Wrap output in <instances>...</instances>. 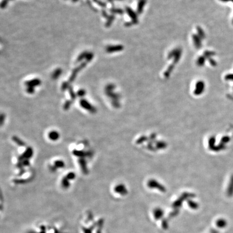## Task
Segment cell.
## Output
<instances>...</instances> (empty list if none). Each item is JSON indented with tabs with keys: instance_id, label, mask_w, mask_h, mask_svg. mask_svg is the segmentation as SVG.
I'll list each match as a JSON object with an SVG mask.
<instances>
[{
	"instance_id": "6da1fadb",
	"label": "cell",
	"mask_w": 233,
	"mask_h": 233,
	"mask_svg": "<svg viewBox=\"0 0 233 233\" xmlns=\"http://www.w3.org/2000/svg\"><path fill=\"white\" fill-rule=\"evenodd\" d=\"M80 105L84 109L86 110L92 114H95L97 112V109L93 106L86 99H82L80 100Z\"/></svg>"
},
{
	"instance_id": "7a4b0ae2",
	"label": "cell",
	"mask_w": 233,
	"mask_h": 233,
	"mask_svg": "<svg viewBox=\"0 0 233 233\" xmlns=\"http://www.w3.org/2000/svg\"><path fill=\"white\" fill-rule=\"evenodd\" d=\"M73 154L77 157L80 158H85L86 157H90L92 156V153L91 151L85 152L84 151H80L77 149H74L73 151Z\"/></svg>"
},
{
	"instance_id": "3957f363",
	"label": "cell",
	"mask_w": 233,
	"mask_h": 233,
	"mask_svg": "<svg viewBox=\"0 0 233 233\" xmlns=\"http://www.w3.org/2000/svg\"><path fill=\"white\" fill-rule=\"evenodd\" d=\"M87 65V63L86 62H83L82 64H81L80 66H78V67H77L76 68H75V69L73 70V73L71 75V76L70 78L69 82L70 83L73 82V80H75L76 77L77 76V73H78L80 70L82 69L83 68H84V67Z\"/></svg>"
},
{
	"instance_id": "277c9868",
	"label": "cell",
	"mask_w": 233,
	"mask_h": 233,
	"mask_svg": "<svg viewBox=\"0 0 233 233\" xmlns=\"http://www.w3.org/2000/svg\"><path fill=\"white\" fill-rule=\"evenodd\" d=\"M78 163L80 165V168L82 171L83 172V174L85 175L88 174L89 173V170L87 167V163L85 159L84 158H79L78 159Z\"/></svg>"
},
{
	"instance_id": "5b68a950",
	"label": "cell",
	"mask_w": 233,
	"mask_h": 233,
	"mask_svg": "<svg viewBox=\"0 0 233 233\" xmlns=\"http://www.w3.org/2000/svg\"><path fill=\"white\" fill-rule=\"evenodd\" d=\"M33 154V149L31 147H28L26 149V151L22 154V156L24 158V159L29 160V159L32 158Z\"/></svg>"
},
{
	"instance_id": "8992f818",
	"label": "cell",
	"mask_w": 233,
	"mask_h": 233,
	"mask_svg": "<svg viewBox=\"0 0 233 233\" xmlns=\"http://www.w3.org/2000/svg\"><path fill=\"white\" fill-rule=\"evenodd\" d=\"M41 84V81L39 79H33L32 80H29L26 82V86H27V87H35L37 86H38Z\"/></svg>"
},
{
	"instance_id": "52a82bcc",
	"label": "cell",
	"mask_w": 233,
	"mask_h": 233,
	"mask_svg": "<svg viewBox=\"0 0 233 233\" xmlns=\"http://www.w3.org/2000/svg\"><path fill=\"white\" fill-rule=\"evenodd\" d=\"M123 47L121 45H114L109 46L106 48V51L107 52H113L114 51H120L123 50Z\"/></svg>"
},
{
	"instance_id": "ba28073f",
	"label": "cell",
	"mask_w": 233,
	"mask_h": 233,
	"mask_svg": "<svg viewBox=\"0 0 233 233\" xmlns=\"http://www.w3.org/2000/svg\"><path fill=\"white\" fill-rule=\"evenodd\" d=\"M49 139L52 140V141H56L59 138V134L57 131H51L49 133Z\"/></svg>"
},
{
	"instance_id": "9c48e42d",
	"label": "cell",
	"mask_w": 233,
	"mask_h": 233,
	"mask_svg": "<svg viewBox=\"0 0 233 233\" xmlns=\"http://www.w3.org/2000/svg\"><path fill=\"white\" fill-rule=\"evenodd\" d=\"M163 214H164V212L161 209H159V208H157L154 211V218L157 220L163 217Z\"/></svg>"
},
{
	"instance_id": "30bf717a",
	"label": "cell",
	"mask_w": 233,
	"mask_h": 233,
	"mask_svg": "<svg viewBox=\"0 0 233 233\" xmlns=\"http://www.w3.org/2000/svg\"><path fill=\"white\" fill-rule=\"evenodd\" d=\"M12 139L18 146H26V143L17 136L13 137Z\"/></svg>"
},
{
	"instance_id": "8fae6325",
	"label": "cell",
	"mask_w": 233,
	"mask_h": 233,
	"mask_svg": "<svg viewBox=\"0 0 233 233\" xmlns=\"http://www.w3.org/2000/svg\"><path fill=\"white\" fill-rule=\"evenodd\" d=\"M69 180H68L66 176L62 179V186L64 188L66 189V188H68L69 187L70 183Z\"/></svg>"
},
{
	"instance_id": "7c38bea8",
	"label": "cell",
	"mask_w": 233,
	"mask_h": 233,
	"mask_svg": "<svg viewBox=\"0 0 233 233\" xmlns=\"http://www.w3.org/2000/svg\"><path fill=\"white\" fill-rule=\"evenodd\" d=\"M115 192L116 193H120L121 194H124L126 192V190H125V188L123 185H118L116 186L114 188Z\"/></svg>"
},
{
	"instance_id": "4fadbf2b",
	"label": "cell",
	"mask_w": 233,
	"mask_h": 233,
	"mask_svg": "<svg viewBox=\"0 0 233 233\" xmlns=\"http://www.w3.org/2000/svg\"><path fill=\"white\" fill-rule=\"evenodd\" d=\"M216 225L219 228H224L227 225V222L225 220L223 219H219L216 222Z\"/></svg>"
},
{
	"instance_id": "5bb4252c",
	"label": "cell",
	"mask_w": 233,
	"mask_h": 233,
	"mask_svg": "<svg viewBox=\"0 0 233 233\" xmlns=\"http://www.w3.org/2000/svg\"><path fill=\"white\" fill-rule=\"evenodd\" d=\"M62 73V70L61 69H57L55 71L52 73V78L54 80H56L58 78V77Z\"/></svg>"
},
{
	"instance_id": "9a60e30c",
	"label": "cell",
	"mask_w": 233,
	"mask_h": 233,
	"mask_svg": "<svg viewBox=\"0 0 233 233\" xmlns=\"http://www.w3.org/2000/svg\"><path fill=\"white\" fill-rule=\"evenodd\" d=\"M54 165L57 168H64L65 167V163L62 160H56L54 163Z\"/></svg>"
},
{
	"instance_id": "2e32d148",
	"label": "cell",
	"mask_w": 233,
	"mask_h": 233,
	"mask_svg": "<svg viewBox=\"0 0 233 233\" xmlns=\"http://www.w3.org/2000/svg\"><path fill=\"white\" fill-rule=\"evenodd\" d=\"M68 90H69V92L70 97H71V98L72 99V100H75V99L76 98V95L75 92L73 91L72 87L70 86L69 88H68Z\"/></svg>"
},
{
	"instance_id": "e0dca14e",
	"label": "cell",
	"mask_w": 233,
	"mask_h": 233,
	"mask_svg": "<svg viewBox=\"0 0 233 233\" xmlns=\"http://www.w3.org/2000/svg\"><path fill=\"white\" fill-rule=\"evenodd\" d=\"M29 179H15L14 180V182L16 184H23L26 183L29 181Z\"/></svg>"
},
{
	"instance_id": "ac0fdd59",
	"label": "cell",
	"mask_w": 233,
	"mask_h": 233,
	"mask_svg": "<svg viewBox=\"0 0 233 233\" xmlns=\"http://www.w3.org/2000/svg\"><path fill=\"white\" fill-rule=\"evenodd\" d=\"M71 104H72V101H71V100L66 101V103H64V104L63 105V109L66 110V111L69 110Z\"/></svg>"
},
{
	"instance_id": "d6986e66",
	"label": "cell",
	"mask_w": 233,
	"mask_h": 233,
	"mask_svg": "<svg viewBox=\"0 0 233 233\" xmlns=\"http://www.w3.org/2000/svg\"><path fill=\"white\" fill-rule=\"evenodd\" d=\"M87 53H88V52H87V51H84L83 53H82V54L78 56V57L77 58V62H80L83 59H84V58H86V57H87Z\"/></svg>"
},
{
	"instance_id": "ffe728a7",
	"label": "cell",
	"mask_w": 233,
	"mask_h": 233,
	"mask_svg": "<svg viewBox=\"0 0 233 233\" xmlns=\"http://www.w3.org/2000/svg\"><path fill=\"white\" fill-rule=\"evenodd\" d=\"M66 177L69 180H73L76 178V174L74 172H70L68 174L66 175Z\"/></svg>"
},
{
	"instance_id": "44dd1931",
	"label": "cell",
	"mask_w": 233,
	"mask_h": 233,
	"mask_svg": "<svg viewBox=\"0 0 233 233\" xmlns=\"http://www.w3.org/2000/svg\"><path fill=\"white\" fill-rule=\"evenodd\" d=\"M69 87V84L68 82H64L62 84V88H61L62 91H66V89H68Z\"/></svg>"
},
{
	"instance_id": "7402d4cb",
	"label": "cell",
	"mask_w": 233,
	"mask_h": 233,
	"mask_svg": "<svg viewBox=\"0 0 233 233\" xmlns=\"http://www.w3.org/2000/svg\"><path fill=\"white\" fill-rule=\"evenodd\" d=\"M85 94H86V91H85L84 89H80L77 92V96L80 97H83Z\"/></svg>"
},
{
	"instance_id": "603a6c76",
	"label": "cell",
	"mask_w": 233,
	"mask_h": 233,
	"mask_svg": "<svg viewBox=\"0 0 233 233\" xmlns=\"http://www.w3.org/2000/svg\"><path fill=\"white\" fill-rule=\"evenodd\" d=\"M93 57V54L92 53H87V56L86 57L87 62L91 61Z\"/></svg>"
},
{
	"instance_id": "cb8c5ba5",
	"label": "cell",
	"mask_w": 233,
	"mask_h": 233,
	"mask_svg": "<svg viewBox=\"0 0 233 233\" xmlns=\"http://www.w3.org/2000/svg\"><path fill=\"white\" fill-rule=\"evenodd\" d=\"M113 19H114V16H109V17H108V21L106 24V27H109L111 22H112Z\"/></svg>"
},
{
	"instance_id": "d4e9b609",
	"label": "cell",
	"mask_w": 233,
	"mask_h": 233,
	"mask_svg": "<svg viewBox=\"0 0 233 233\" xmlns=\"http://www.w3.org/2000/svg\"><path fill=\"white\" fill-rule=\"evenodd\" d=\"M22 162V164L24 166H30V161L28 159H24Z\"/></svg>"
},
{
	"instance_id": "484cf974",
	"label": "cell",
	"mask_w": 233,
	"mask_h": 233,
	"mask_svg": "<svg viewBox=\"0 0 233 233\" xmlns=\"http://www.w3.org/2000/svg\"><path fill=\"white\" fill-rule=\"evenodd\" d=\"M27 92L29 93V94H32L34 92H35V90H34V87H27Z\"/></svg>"
},
{
	"instance_id": "4316f807",
	"label": "cell",
	"mask_w": 233,
	"mask_h": 233,
	"mask_svg": "<svg viewBox=\"0 0 233 233\" xmlns=\"http://www.w3.org/2000/svg\"><path fill=\"white\" fill-rule=\"evenodd\" d=\"M5 120V114L3 113H2L0 116V123L1 125H2L3 124L4 121Z\"/></svg>"
},
{
	"instance_id": "83f0119b",
	"label": "cell",
	"mask_w": 233,
	"mask_h": 233,
	"mask_svg": "<svg viewBox=\"0 0 233 233\" xmlns=\"http://www.w3.org/2000/svg\"><path fill=\"white\" fill-rule=\"evenodd\" d=\"M94 1H95V2H96L98 4V5L100 6L101 7H105V3H104L102 2H101V1H98V0H94Z\"/></svg>"
},
{
	"instance_id": "f1b7e54d",
	"label": "cell",
	"mask_w": 233,
	"mask_h": 233,
	"mask_svg": "<svg viewBox=\"0 0 233 233\" xmlns=\"http://www.w3.org/2000/svg\"><path fill=\"white\" fill-rule=\"evenodd\" d=\"M16 166H17V167L19 168L20 170L24 168H23L24 166L23 165V164H22L21 161H18V163H17V164L16 165Z\"/></svg>"
},
{
	"instance_id": "f546056e",
	"label": "cell",
	"mask_w": 233,
	"mask_h": 233,
	"mask_svg": "<svg viewBox=\"0 0 233 233\" xmlns=\"http://www.w3.org/2000/svg\"><path fill=\"white\" fill-rule=\"evenodd\" d=\"M49 169H50V171L52 172H55L57 171V168L56 167L55 165H54V166H49Z\"/></svg>"
},
{
	"instance_id": "4dcf8cb0",
	"label": "cell",
	"mask_w": 233,
	"mask_h": 233,
	"mask_svg": "<svg viewBox=\"0 0 233 233\" xmlns=\"http://www.w3.org/2000/svg\"><path fill=\"white\" fill-rule=\"evenodd\" d=\"M25 173H26V170H25L24 168H23V169H22V170H20V171L19 172V173H18V176H22V175L24 174Z\"/></svg>"
},
{
	"instance_id": "1f68e13d",
	"label": "cell",
	"mask_w": 233,
	"mask_h": 233,
	"mask_svg": "<svg viewBox=\"0 0 233 233\" xmlns=\"http://www.w3.org/2000/svg\"><path fill=\"white\" fill-rule=\"evenodd\" d=\"M111 11L112 12V13H116V12H119V13H122V11L121 10H120L119 9H112V10H111Z\"/></svg>"
},
{
	"instance_id": "d6a6232c",
	"label": "cell",
	"mask_w": 233,
	"mask_h": 233,
	"mask_svg": "<svg viewBox=\"0 0 233 233\" xmlns=\"http://www.w3.org/2000/svg\"><path fill=\"white\" fill-rule=\"evenodd\" d=\"M72 1H73V2H76L78 0H72Z\"/></svg>"
}]
</instances>
